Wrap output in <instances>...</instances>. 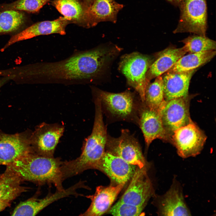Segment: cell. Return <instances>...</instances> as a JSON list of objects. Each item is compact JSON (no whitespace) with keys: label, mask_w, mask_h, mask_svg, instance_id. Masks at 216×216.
Masks as SVG:
<instances>
[{"label":"cell","mask_w":216,"mask_h":216,"mask_svg":"<svg viewBox=\"0 0 216 216\" xmlns=\"http://www.w3.org/2000/svg\"><path fill=\"white\" fill-rule=\"evenodd\" d=\"M51 0H17L10 4H0V13L7 10L24 11L36 13Z\"/></svg>","instance_id":"cell-27"},{"label":"cell","mask_w":216,"mask_h":216,"mask_svg":"<svg viewBox=\"0 0 216 216\" xmlns=\"http://www.w3.org/2000/svg\"><path fill=\"white\" fill-rule=\"evenodd\" d=\"M93 95L100 100L102 111L114 121L131 122L138 125L140 108L142 103L128 91L120 93L108 92L96 88H92Z\"/></svg>","instance_id":"cell-4"},{"label":"cell","mask_w":216,"mask_h":216,"mask_svg":"<svg viewBox=\"0 0 216 216\" xmlns=\"http://www.w3.org/2000/svg\"><path fill=\"white\" fill-rule=\"evenodd\" d=\"M164 101L163 82L162 76H160L147 85L145 91L144 103L150 109L158 110Z\"/></svg>","instance_id":"cell-25"},{"label":"cell","mask_w":216,"mask_h":216,"mask_svg":"<svg viewBox=\"0 0 216 216\" xmlns=\"http://www.w3.org/2000/svg\"><path fill=\"white\" fill-rule=\"evenodd\" d=\"M95 116L91 134L84 142L80 156L63 161L62 170L68 178L89 169H96L104 152L108 134L103 120V113L100 100L94 96Z\"/></svg>","instance_id":"cell-2"},{"label":"cell","mask_w":216,"mask_h":216,"mask_svg":"<svg viewBox=\"0 0 216 216\" xmlns=\"http://www.w3.org/2000/svg\"><path fill=\"white\" fill-rule=\"evenodd\" d=\"M52 5L71 23L88 28L87 11L80 0H52Z\"/></svg>","instance_id":"cell-21"},{"label":"cell","mask_w":216,"mask_h":216,"mask_svg":"<svg viewBox=\"0 0 216 216\" xmlns=\"http://www.w3.org/2000/svg\"><path fill=\"white\" fill-rule=\"evenodd\" d=\"M206 139L204 133L192 121L174 132L171 143L176 148L178 155L185 158L200 154Z\"/></svg>","instance_id":"cell-9"},{"label":"cell","mask_w":216,"mask_h":216,"mask_svg":"<svg viewBox=\"0 0 216 216\" xmlns=\"http://www.w3.org/2000/svg\"><path fill=\"white\" fill-rule=\"evenodd\" d=\"M10 77L0 79V88L9 79Z\"/></svg>","instance_id":"cell-31"},{"label":"cell","mask_w":216,"mask_h":216,"mask_svg":"<svg viewBox=\"0 0 216 216\" xmlns=\"http://www.w3.org/2000/svg\"><path fill=\"white\" fill-rule=\"evenodd\" d=\"M146 168L137 167L128 188L119 201L145 207L151 197L155 195Z\"/></svg>","instance_id":"cell-11"},{"label":"cell","mask_w":216,"mask_h":216,"mask_svg":"<svg viewBox=\"0 0 216 216\" xmlns=\"http://www.w3.org/2000/svg\"><path fill=\"white\" fill-rule=\"evenodd\" d=\"M30 136L0 134V165H9L34 153L30 144Z\"/></svg>","instance_id":"cell-13"},{"label":"cell","mask_w":216,"mask_h":216,"mask_svg":"<svg viewBox=\"0 0 216 216\" xmlns=\"http://www.w3.org/2000/svg\"><path fill=\"white\" fill-rule=\"evenodd\" d=\"M64 127L58 123L43 122L30 136L31 145L34 153L53 157L56 147L63 134Z\"/></svg>","instance_id":"cell-10"},{"label":"cell","mask_w":216,"mask_h":216,"mask_svg":"<svg viewBox=\"0 0 216 216\" xmlns=\"http://www.w3.org/2000/svg\"><path fill=\"white\" fill-rule=\"evenodd\" d=\"M169 2L176 5H179L181 0H166Z\"/></svg>","instance_id":"cell-32"},{"label":"cell","mask_w":216,"mask_h":216,"mask_svg":"<svg viewBox=\"0 0 216 216\" xmlns=\"http://www.w3.org/2000/svg\"><path fill=\"white\" fill-rule=\"evenodd\" d=\"M94 1V0H82L84 7L86 10H87L91 6Z\"/></svg>","instance_id":"cell-30"},{"label":"cell","mask_w":216,"mask_h":216,"mask_svg":"<svg viewBox=\"0 0 216 216\" xmlns=\"http://www.w3.org/2000/svg\"><path fill=\"white\" fill-rule=\"evenodd\" d=\"M11 202L7 200H0V212L9 206Z\"/></svg>","instance_id":"cell-29"},{"label":"cell","mask_w":216,"mask_h":216,"mask_svg":"<svg viewBox=\"0 0 216 216\" xmlns=\"http://www.w3.org/2000/svg\"><path fill=\"white\" fill-rule=\"evenodd\" d=\"M136 167L118 156L105 151L96 169L104 173L116 185L125 184L130 179Z\"/></svg>","instance_id":"cell-15"},{"label":"cell","mask_w":216,"mask_h":216,"mask_svg":"<svg viewBox=\"0 0 216 216\" xmlns=\"http://www.w3.org/2000/svg\"><path fill=\"white\" fill-rule=\"evenodd\" d=\"M186 53L183 47H170L158 52L146 73L147 81L161 76L168 71L178 60Z\"/></svg>","instance_id":"cell-20"},{"label":"cell","mask_w":216,"mask_h":216,"mask_svg":"<svg viewBox=\"0 0 216 216\" xmlns=\"http://www.w3.org/2000/svg\"><path fill=\"white\" fill-rule=\"evenodd\" d=\"M153 204L156 207L157 213L161 216H189L190 212L186 203L182 188L176 179L164 194H155Z\"/></svg>","instance_id":"cell-12"},{"label":"cell","mask_w":216,"mask_h":216,"mask_svg":"<svg viewBox=\"0 0 216 216\" xmlns=\"http://www.w3.org/2000/svg\"><path fill=\"white\" fill-rule=\"evenodd\" d=\"M22 182L15 174L6 168L0 178V200L11 201L26 192L28 188L21 185Z\"/></svg>","instance_id":"cell-22"},{"label":"cell","mask_w":216,"mask_h":216,"mask_svg":"<svg viewBox=\"0 0 216 216\" xmlns=\"http://www.w3.org/2000/svg\"><path fill=\"white\" fill-rule=\"evenodd\" d=\"M216 53L214 50L184 55L167 71L183 72L196 70L209 62L215 56Z\"/></svg>","instance_id":"cell-23"},{"label":"cell","mask_w":216,"mask_h":216,"mask_svg":"<svg viewBox=\"0 0 216 216\" xmlns=\"http://www.w3.org/2000/svg\"><path fill=\"white\" fill-rule=\"evenodd\" d=\"M194 96L165 100L158 109L164 128L170 138L178 129L187 125L192 120L189 111L191 99Z\"/></svg>","instance_id":"cell-7"},{"label":"cell","mask_w":216,"mask_h":216,"mask_svg":"<svg viewBox=\"0 0 216 216\" xmlns=\"http://www.w3.org/2000/svg\"><path fill=\"white\" fill-rule=\"evenodd\" d=\"M152 63L148 56L136 52L123 56L119 65V70L128 83L137 92L143 103L146 88L149 83L146 79V73Z\"/></svg>","instance_id":"cell-6"},{"label":"cell","mask_w":216,"mask_h":216,"mask_svg":"<svg viewBox=\"0 0 216 216\" xmlns=\"http://www.w3.org/2000/svg\"><path fill=\"white\" fill-rule=\"evenodd\" d=\"M106 149V151L140 168L146 167V163L139 143L128 129H122L120 136L117 138L108 135Z\"/></svg>","instance_id":"cell-8"},{"label":"cell","mask_w":216,"mask_h":216,"mask_svg":"<svg viewBox=\"0 0 216 216\" xmlns=\"http://www.w3.org/2000/svg\"><path fill=\"white\" fill-rule=\"evenodd\" d=\"M123 6L115 0H94L87 11L88 28L101 22L116 23L118 14Z\"/></svg>","instance_id":"cell-19"},{"label":"cell","mask_w":216,"mask_h":216,"mask_svg":"<svg viewBox=\"0 0 216 216\" xmlns=\"http://www.w3.org/2000/svg\"><path fill=\"white\" fill-rule=\"evenodd\" d=\"M125 184L97 187L94 194L86 196L90 199L91 203L87 209L80 215L98 216L107 212Z\"/></svg>","instance_id":"cell-16"},{"label":"cell","mask_w":216,"mask_h":216,"mask_svg":"<svg viewBox=\"0 0 216 216\" xmlns=\"http://www.w3.org/2000/svg\"><path fill=\"white\" fill-rule=\"evenodd\" d=\"M138 126L143 135L147 147L157 139L171 142V139L164 128L158 110L150 109L142 102L139 110Z\"/></svg>","instance_id":"cell-14"},{"label":"cell","mask_w":216,"mask_h":216,"mask_svg":"<svg viewBox=\"0 0 216 216\" xmlns=\"http://www.w3.org/2000/svg\"><path fill=\"white\" fill-rule=\"evenodd\" d=\"M26 21L25 14L20 11L7 10L0 13V34L14 32Z\"/></svg>","instance_id":"cell-24"},{"label":"cell","mask_w":216,"mask_h":216,"mask_svg":"<svg viewBox=\"0 0 216 216\" xmlns=\"http://www.w3.org/2000/svg\"><path fill=\"white\" fill-rule=\"evenodd\" d=\"M1 176H2V174H0V178L1 177Z\"/></svg>","instance_id":"cell-33"},{"label":"cell","mask_w":216,"mask_h":216,"mask_svg":"<svg viewBox=\"0 0 216 216\" xmlns=\"http://www.w3.org/2000/svg\"><path fill=\"white\" fill-rule=\"evenodd\" d=\"M181 14L174 33L190 32L206 36L207 7L206 0H181Z\"/></svg>","instance_id":"cell-5"},{"label":"cell","mask_w":216,"mask_h":216,"mask_svg":"<svg viewBox=\"0 0 216 216\" xmlns=\"http://www.w3.org/2000/svg\"><path fill=\"white\" fill-rule=\"evenodd\" d=\"M184 44L183 48L189 53L216 50L215 41L206 36L198 35L190 36L182 41Z\"/></svg>","instance_id":"cell-26"},{"label":"cell","mask_w":216,"mask_h":216,"mask_svg":"<svg viewBox=\"0 0 216 216\" xmlns=\"http://www.w3.org/2000/svg\"><path fill=\"white\" fill-rule=\"evenodd\" d=\"M70 21L64 17H60L52 21H45L37 22L22 32L12 36L8 41L4 49L19 41L35 37L53 34L64 35L65 28Z\"/></svg>","instance_id":"cell-17"},{"label":"cell","mask_w":216,"mask_h":216,"mask_svg":"<svg viewBox=\"0 0 216 216\" xmlns=\"http://www.w3.org/2000/svg\"><path fill=\"white\" fill-rule=\"evenodd\" d=\"M144 208L118 200L107 212L114 216H139Z\"/></svg>","instance_id":"cell-28"},{"label":"cell","mask_w":216,"mask_h":216,"mask_svg":"<svg viewBox=\"0 0 216 216\" xmlns=\"http://www.w3.org/2000/svg\"><path fill=\"white\" fill-rule=\"evenodd\" d=\"M60 158L47 157L32 153L7 166L23 181L39 185L53 184L57 190H64Z\"/></svg>","instance_id":"cell-3"},{"label":"cell","mask_w":216,"mask_h":216,"mask_svg":"<svg viewBox=\"0 0 216 216\" xmlns=\"http://www.w3.org/2000/svg\"><path fill=\"white\" fill-rule=\"evenodd\" d=\"M117 55L113 46H102L76 52L63 60L34 65L30 73L43 83L91 82L101 74Z\"/></svg>","instance_id":"cell-1"},{"label":"cell","mask_w":216,"mask_h":216,"mask_svg":"<svg viewBox=\"0 0 216 216\" xmlns=\"http://www.w3.org/2000/svg\"><path fill=\"white\" fill-rule=\"evenodd\" d=\"M196 70L183 72L167 71L164 73L162 77L164 100L188 95L190 80Z\"/></svg>","instance_id":"cell-18"}]
</instances>
